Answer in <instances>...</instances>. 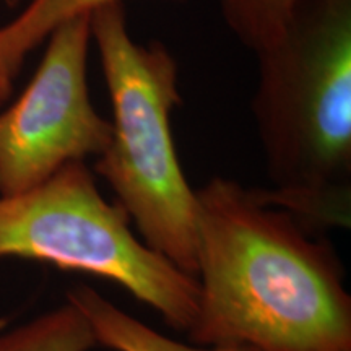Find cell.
Wrapping results in <instances>:
<instances>
[{
  "instance_id": "obj_3",
  "label": "cell",
  "mask_w": 351,
  "mask_h": 351,
  "mask_svg": "<svg viewBox=\"0 0 351 351\" xmlns=\"http://www.w3.org/2000/svg\"><path fill=\"white\" fill-rule=\"evenodd\" d=\"M91 36L112 108V138L95 165L145 245L195 276V191L179 163L171 112L182 103L165 44L130 36L122 0L91 12Z\"/></svg>"
},
{
  "instance_id": "obj_5",
  "label": "cell",
  "mask_w": 351,
  "mask_h": 351,
  "mask_svg": "<svg viewBox=\"0 0 351 351\" xmlns=\"http://www.w3.org/2000/svg\"><path fill=\"white\" fill-rule=\"evenodd\" d=\"M91 38V13L57 26L23 93L0 112V195L21 194L64 166L99 158L111 143V121L90 98Z\"/></svg>"
},
{
  "instance_id": "obj_9",
  "label": "cell",
  "mask_w": 351,
  "mask_h": 351,
  "mask_svg": "<svg viewBox=\"0 0 351 351\" xmlns=\"http://www.w3.org/2000/svg\"><path fill=\"white\" fill-rule=\"evenodd\" d=\"M302 0H218L223 20L254 54L278 39Z\"/></svg>"
},
{
  "instance_id": "obj_8",
  "label": "cell",
  "mask_w": 351,
  "mask_h": 351,
  "mask_svg": "<svg viewBox=\"0 0 351 351\" xmlns=\"http://www.w3.org/2000/svg\"><path fill=\"white\" fill-rule=\"evenodd\" d=\"M95 345L86 317L70 301L19 327H0V351H90Z\"/></svg>"
},
{
  "instance_id": "obj_1",
  "label": "cell",
  "mask_w": 351,
  "mask_h": 351,
  "mask_svg": "<svg viewBox=\"0 0 351 351\" xmlns=\"http://www.w3.org/2000/svg\"><path fill=\"white\" fill-rule=\"evenodd\" d=\"M195 200L194 343L351 351V296L322 232L228 178L215 176Z\"/></svg>"
},
{
  "instance_id": "obj_2",
  "label": "cell",
  "mask_w": 351,
  "mask_h": 351,
  "mask_svg": "<svg viewBox=\"0 0 351 351\" xmlns=\"http://www.w3.org/2000/svg\"><path fill=\"white\" fill-rule=\"evenodd\" d=\"M252 114L269 191L261 195L322 232L351 217V0H302L257 52Z\"/></svg>"
},
{
  "instance_id": "obj_7",
  "label": "cell",
  "mask_w": 351,
  "mask_h": 351,
  "mask_svg": "<svg viewBox=\"0 0 351 351\" xmlns=\"http://www.w3.org/2000/svg\"><path fill=\"white\" fill-rule=\"evenodd\" d=\"M116 0H29L23 12L0 28V56L13 75H19L26 56L46 41L64 21Z\"/></svg>"
},
{
  "instance_id": "obj_11",
  "label": "cell",
  "mask_w": 351,
  "mask_h": 351,
  "mask_svg": "<svg viewBox=\"0 0 351 351\" xmlns=\"http://www.w3.org/2000/svg\"><path fill=\"white\" fill-rule=\"evenodd\" d=\"M3 2H5V5L7 7H16V5H19V3L21 2V0H3Z\"/></svg>"
},
{
  "instance_id": "obj_10",
  "label": "cell",
  "mask_w": 351,
  "mask_h": 351,
  "mask_svg": "<svg viewBox=\"0 0 351 351\" xmlns=\"http://www.w3.org/2000/svg\"><path fill=\"white\" fill-rule=\"evenodd\" d=\"M13 78H15V75L8 69L3 57L0 56V106L10 98L13 90Z\"/></svg>"
},
{
  "instance_id": "obj_4",
  "label": "cell",
  "mask_w": 351,
  "mask_h": 351,
  "mask_svg": "<svg viewBox=\"0 0 351 351\" xmlns=\"http://www.w3.org/2000/svg\"><path fill=\"white\" fill-rule=\"evenodd\" d=\"M52 263L125 288L176 330L199 311V282L134 234L119 204L104 199L85 161L15 195H0V258Z\"/></svg>"
},
{
  "instance_id": "obj_6",
  "label": "cell",
  "mask_w": 351,
  "mask_h": 351,
  "mask_svg": "<svg viewBox=\"0 0 351 351\" xmlns=\"http://www.w3.org/2000/svg\"><path fill=\"white\" fill-rule=\"evenodd\" d=\"M85 315L96 343L114 351H251L236 346H192L176 341L132 317L90 287L69 291V300Z\"/></svg>"
}]
</instances>
